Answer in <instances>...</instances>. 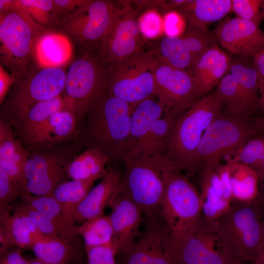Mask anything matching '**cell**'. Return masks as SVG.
Wrapping results in <instances>:
<instances>
[{
  "label": "cell",
  "instance_id": "obj_1",
  "mask_svg": "<svg viewBox=\"0 0 264 264\" xmlns=\"http://www.w3.org/2000/svg\"><path fill=\"white\" fill-rule=\"evenodd\" d=\"M132 109L123 100L103 92L78 125L79 141L86 149L102 153L110 162L127 151Z\"/></svg>",
  "mask_w": 264,
  "mask_h": 264
},
{
  "label": "cell",
  "instance_id": "obj_2",
  "mask_svg": "<svg viewBox=\"0 0 264 264\" xmlns=\"http://www.w3.org/2000/svg\"><path fill=\"white\" fill-rule=\"evenodd\" d=\"M120 160L125 170L117 193L133 201L147 220L162 219L161 205L167 171L173 162L165 155L125 152Z\"/></svg>",
  "mask_w": 264,
  "mask_h": 264
},
{
  "label": "cell",
  "instance_id": "obj_3",
  "mask_svg": "<svg viewBox=\"0 0 264 264\" xmlns=\"http://www.w3.org/2000/svg\"><path fill=\"white\" fill-rule=\"evenodd\" d=\"M50 30L36 22L17 0L13 8L0 12V64L16 81L35 64L36 45Z\"/></svg>",
  "mask_w": 264,
  "mask_h": 264
},
{
  "label": "cell",
  "instance_id": "obj_4",
  "mask_svg": "<svg viewBox=\"0 0 264 264\" xmlns=\"http://www.w3.org/2000/svg\"><path fill=\"white\" fill-rule=\"evenodd\" d=\"M202 206L201 196L187 177L171 167L166 174L161 215L172 242V256L202 215Z\"/></svg>",
  "mask_w": 264,
  "mask_h": 264
},
{
  "label": "cell",
  "instance_id": "obj_5",
  "mask_svg": "<svg viewBox=\"0 0 264 264\" xmlns=\"http://www.w3.org/2000/svg\"><path fill=\"white\" fill-rule=\"evenodd\" d=\"M64 67H41L34 64L25 76L16 81L0 105V120L13 128L33 105L63 93Z\"/></svg>",
  "mask_w": 264,
  "mask_h": 264
},
{
  "label": "cell",
  "instance_id": "obj_6",
  "mask_svg": "<svg viewBox=\"0 0 264 264\" xmlns=\"http://www.w3.org/2000/svg\"><path fill=\"white\" fill-rule=\"evenodd\" d=\"M109 66L97 51L78 53L66 72L63 95L65 109L75 115L78 125L107 88Z\"/></svg>",
  "mask_w": 264,
  "mask_h": 264
},
{
  "label": "cell",
  "instance_id": "obj_7",
  "mask_svg": "<svg viewBox=\"0 0 264 264\" xmlns=\"http://www.w3.org/2000/svg\"><path fill=\"white\" fill-rule=\"evenodd\" d=\"M128 0H89L83 7L62 19L56 31L66 36L78 53L97 51Z\"/></svg>",
  "mask_w": 264,
  "mask_h": 264
},
{
  "label": "cell",
  "instance_id": "obj_8",
  "mask_svg": "<svg viewBox=\"0 0 264 264\" xmlns=\"http://www.w3.org/2000/svg\"><path fill=\"white\" fill-rule=\"evenodd\" d=\"M262 210L257 198H233L228 209L215 220L220 234L242 262L258 261Z\"/></svg>",
  "mask_w": 264,
  "mask_h": 264
},
{
  "label": "cell",
  "instance_id": "obj_9",
  "mask_svg": "<svg viewBox=\"0 0 264 264\" xmlns=\"http://www.w3.org/2000/svg\"><path fill=\"white\" fill-rule=\"evenodd\" d=\"M222 105L215 94L204 96L177 118L165 154L176 169L188 172L204 132L220 114Z\"/></svg>",
  "mask_w": 264,
  "mask_h": 264
},
{
  "label": "cell",
  "instance_id": "obj_10",
  "mask_svg": "<svg viewBox=\"0 0 264 264\" xmlns=\"http://www.w3.org/2000/svg\"><path fill=\"white\" fill-rule=\"evenodd\" d=\"M85 150L75 141L29 151L25 166L24 193L34 195L50 193L58 185L69 180L67 170L74 158Z\"/></svg>",
  "mask_w": 264,
  "mask_h": 264
},
{
  "label": "cell",
  "instance_id": "obj_11",
  "mask_svg": "<svg viewBox=\"0 0 264 264\" xmlns=\"http://www.w3.org/2000/svg\"><path fill=\"white\" fill-rule=\"evenodd\" d=\"M254 132L245 118L220 114L204 132L188 173L193 175L202 165L200 175L215 171L220 158L233 154Z\"/></svg>",
  "mask_w": 264,
  "mask_h": 264
},
{
  "label": "cell",
  "instance_id": "obj_12",
  "mask_svg": "<svg viewBox=\"0 0 264 264\" xmlns=\"http://www.w3.org/2000/svg\"><path fill=\"white\" fill-rule=\"evenodd\" d=\"M154 50L142 51L126 62L109 66L106 91L128 103L132 109L155 94Z\"/></svg>",
  "mask_w": 264,
  "mask_h": 264
},
{
  "label": "cell",
  "instance_id": "obj_13",
  "mask_svg": "<svg viewBox=\"0 0 264 264\" xmlns=\"http://www.w3.org/2000/svg\"><path fill=\"white\" fill-rule=\"evenodd\" d=\"M172 257L177 264H242L220 234L215 220L203 214Z\"/></svg>",
  "mask_w": 264,
  "mask_h": 264
},
{
  "label": "cell",
  "instance_id": "obj_14",
  "mask_svg": "<svg viewBox=\"0 0 264 264\" xmlns=\"http://www.w3.org/2000/svg\"><path fill=\"white\" fill-rule=\"evenodd\" d=\"M153 69L154 95L165 113L179 117L201 96L198 83L189 70L176 68L157 55Z\"/></svg>",
  "mask_w": 264,
  "mask_h": 264
},
{
  "label": "cell",
  "instance_id": "obj_15",
  "mask_svg": "<svg viewBox=\"0 0 264 264\" xmlns=\"http://www.w3.org/2000/svg\"><path fill=\"white\" fill-rule=\"evenodd\" d=\"M138 13L128 0L105 36L97 52L109 66L122 64L143 51L144 40L136 19Z\"/></svg>",
  "mask_w": 264,
  "mask_h": 264
},
{
  "label": "cell",
  "instance_id": "obj_16",
  "mask_svg": "<svg viewBox=\"0 0 264 264\" xmlns=\"http://www.w3.org/2000/svg\"><path fill=\"white\" fill-rule=\"evenodd\" d=\"M215 35L207 29L190 28L182 35L164 37L157 49L154 51L156 55L171 66L188 70L215 44Z\"/></svg>",
  "mask_w": 264,
  "mask_h": 264
},
{
  "label": "cell",
  "instance_id": "obj_17",
  "mask_svg": "<svg viewBox=\"0 0 264 264\" xmlns=\"http://www.w3.org/2000/svg\"><path fill=\"white\" fill-rule=\"evenodd\" d=\"M147 220L143 233L123 255V264H177L171 255L172 242L163 219Z\"/></svg>",
  "mask_w": 264,
  "mask_h": 264
},
{
  "label": "cell",
  "instance_id": "obj_18",
  "mask_svg": "<svg viewBox=\"0 0 264 264\" xmlns=\"http://www.w3.org/2000/svg\"><path fill=\"white\" fill-rule=\"evenodd\" d=\"M215 35L222 46L242 58L254 57L264 50V33L259 25L238 17L221 21Z\"/></svg>",
  "mask_w": 264,
  "mask_h": 264
},
{
  "label": "cell",
  "instance_id": "obj_19",
  "mask_svg": "<svg viewBox=\"0 0 264 264\" xmlns=\"http://www.w3.org/2000/svg\"><path fill=\"white\" fill-rule=\"evenodd\" d=\"M109 207L113 232L112 245L117 254L123 256L142 234L140 227L143 213L133 201L117 192Z\"/></svg>",
  "mask_w": 264,
  "mask_h": 264
},
{
  "label": "cell",
  "instance_id": "obj_20",
  "mask_svg": "<svg viewBox=\"0 0 264 264\" xmlns=\"http://www.w3.org/2000/svg\"><path fill=\"white\" fill-rule=\"evenodd\" d=\"M79 141L78 121L64 108L57 112L22 142L27 150Z\"/></svg>",
  "mask_w": 264,
  "mask_h": 264
},
{
  "label": "cell",
  "instance_id": "obj_21",
  "mask_svg": "<svg viewBox=\"0 0 264 264\" xmlns=\"http://www.w3.org/2000/svg\"><path fill=\"white\" fill-rule=\"evenodd\" d=\"M14 134L12 127L0 120V170L5 173L24 193V169L29 151Z\"/></svg>",
  "mask_w": 264,
  "mask_h": 264
},
{
  "label": "cell",
  "instance_id": "obj_22",
  "mask_svg": "<svg viewBox=\"0 0 264 264\" xmlns=\"http://www.w3.org/2000/svg\"><path fill=\"white\" fill-rule=\"evenodd\" d=\"M0 254L14 247L31 249L45 235L25 215L14 210L0 216Z\"/></svg>",
  "mask_w": 264,
  "mask_h": 264
},
{
  "label": "cell",
  "instance_id": "obj_23",
  "mask_svg": "<svg viewBox=\"0 0 264 264\" xmlns=\"http://www.w3.org/2000/svg\"><path fill=\"white\" fill-rule=\"evenodd\" d=\"M120 175L114 169H110L100 182L88 193L77 206L74 212L72 224L104 214V211L117 194ZM72 225V226H73Z\"/></svg>",
  "mask_w": 264,
  "mask_h": 264
},
{
  "label": "cell",
  "instance_id": "obj_24",
  "mask_svg": "<svg viewBox=\"0 0 264 264\" xmlns=\"http://www.w3.org/2000/svg\"><path fill=\"white\" fill-rule=\"evenodd\" d=\"M231 61L219 46L214 44L191 69L201 95L210 91L229 70Z\"/></svg>",
  "mask_w": 264,
  "mask_h": 264
},
{
  "label": "cell",
  "instance_id": "obj_25",
  "mask_svg": "<svg viewBox=\"0 0 264 264\" xmlns=\"http://www.w3.org/2000/svg\"><path fill=\"white\" fill-rule=\"evenodd\" d=\"M73 47L65 35L50 30L40 39L36 45L35 63L41 67H64L71 62Z\"/></svg>",
  "mask_w": 264,
  "mask_h": 264
},
{
  "label": "cell",
  "instance_id": "obj_26",
  "mask_svg": "<svg viewBox=\"0 0 264 264\" xmlns=\"http://www.w3.org/2000/svg\"><path fill=\"white\" fill-rule=\"evenodd\" d=\"M164 113L162 107L152 97L136 105L132 113L127 151L142 153L154 121Z\"/></svg>",
  "mask_w": 264,
  "mask_h": 264
},
{
  "label": "cell",
  "instance_id": "obj_27",
  "mask_svg": "<svg viewBox=\"0 0 264 264\" xmlns=\"http://www.w3.org/2000/svg\"><path fill=\"white\" fill-rule=\"evenodd\" d=\"M176 10L190 28L206 30L208 24L221 20L232 11V0H190Z\"/></svg>",
  "mask_w": 264,
  "mask_h": 264
},
{
  "label": "cell",
  "instance_id": "obj_28",
  "mask_svg": "<svg viewBox=\"0 0 264 264\" xmlns=\"http://www.w3.org/2000/svg\"><path fill=\"white\" fill-rule=\"evenodd\" d=\"M93 179L66 181L47 194L55 198L61 207L60 233L71 227L76 209L93 187Z\"/></svg>",
  "mask_w": 264,
  "mask_h": 264
},
{
  "label": "cell",
  "instance_id": "obj_29",
  "mask_svg": "<svg viewBox=\"0 0 264 264\" xmlns=\"http://www.w3.org/2000/svg\"><path fill=\"white\" fill-rule=\"evenodd\" d=\"M243 59L231 61L228 71L238 82L245 117H246L261 104L258 96L260 84L258 72L253 62L249 63L246 61V59Z\"/></svg>",
  "mask_w": 264,
  "mask_h": 264
},
{
  "label": "cell",
  "instance_id": "obj_30",
  "mask_svg": "<svg viewBox=\"0 0 264 264\" xmlns=\"http://www.w3.org/2000/svg\"><path fill=\"white\" fill-rule=\"evenodd\" d=\"M65 108L63 93L53 98L35 104L12 128L14 134L22 142L51 116Z\"/></svg>",
  "mask_w": 264,
  "mask_h": 264
},
{
  "label": "cell",
  "instance_id": "obj_31",
  "mask_svg": "<svg viewBox=\"0 0 264 264\" xmlns=\"http://www.w3.org/2000/svg\"><path fill=\"white\" fill-rule=\"evenodd\" d=\"M109 163V158L102 153L93 149H86L71 162L67 176L69 179L97 180L107 174L106 166Z\"/></svg>",
  "mask_w": 264,
  "mask_h": 264
},
{
  "label": "cell",
  "instance_id": "obj_32",
  "mask_svg": "<svg viewBox=\"0 0 264 264\" xmlns=\"http://www.w3.org/2000/svg\"><path fill=\"white\" fill-rule=\"evenodd\" d=\"M31 250L45 264H69L79 254L77 248L59 236H44Z\"/></svg>",
  "mask_w": 264,
  "mask_h": 264
},
{
  "label": "cell",
  "instance_id": "obj_33",
  "mask_svg": "<svg viewBox=\"0 0 264 264\" xmlns=\"http://www.w3.org/2000/svg\"><path fill=\"white\" fill-rule=\"evenodd\" d=\"M63 231L70 235L81 236L85 248L112 244L113 232L109 215L103 214Z\"/></svg>",
  "mask_w": 264,
  "mask_h": 264
},
{
  "label": "cell",
  "instance_id": "obj_34",
  "mask_svg": "<svg viewBox=\"0 0 264 264\" xmlns=\"http://www.w3.org/2000/svg\"><path fill=\"white\" fill-rule=\"evenodd\" d=\"M233 198L250 200L257 198L258 194L256 172L243 164L233 162L227 166Z\"/></svg>",
  "mask_w": 264,
  "mask_h": 264
},
{
  "label": "cell",
  "instance_id": "obj_35",
  "mask_svg": "<svg viewBox=\"0 0 264 264\" xmlns=\"http://www.w3.org/2000/svg\"><path fill=\"white\" fill-rule=\"evenodd\" d=\"M33 20L45 28L56 30L63 18L54 0H17Z\"/></svg>",
  "mask_w": 264,
  "mask_h": 264
},
{
  "label": "cell",
  "instance_id": "obj_36",
  "mask_svg": "<svg viewBox=\"0 0 264 264\" xmlns=\"http://www.w3.org/2000/svg\"><path fill=\"white\" fill-rule=\"evenodd\" d=\"M216 97L225 104L229 116L245 118L238 82L230 73L226 74L218 84Z\"/></svg>",
  "mask_w": 264,
  "mask_h": 264
},
{
  "label": "cell",
  "instance_id": "obj_37",
  "mask_svg": "<svg viewBox=\"0 0 264 264\" xmlns=\"http://www.w3.org/2000/svg\"><path fill=\"white\" fill-rule=\"evenodd\" d=\"M19 198L20 202L49 218L59 228L62 210L55 198L47 195H34L27 193H22Z\"/></svg>",
  "mask_w": 264,
  "mask_h": 264
},
{
  "label": "cell",
  "instance_id": "obj_38",
  "mask_svg": "<svg viewBox=\"0 0 264 264\" xmlns=\"http://www.w3.org/2000/svg\"><path fill=\"white\" fill-rule=\"evenodd\" d=\"M232 11L237 17L259 25L264 17V0H232Z\"/></svg>",
  "mask_w": 264,
  "mask_h": 264
},
{
  "label": "cell",
  "instance_id": "obj_39",
  "mask_svg": "<svg viewBox=\"0 0 264 264\" xmlns=\"http://www.w3.org/2000/svg\"><path fill=\"white\" fill-rule=\"evenodd\" d=\"M27 217L45 236H58L60 233L58 225L51 219L20 202L14 210Z\"/></svg>",
  "mask_w": 264,
  "mask_h": 264
},
{
  "label": "cell",
  "instance_id": "obj_40",
  "mask_svg": "<svg viewBox=\"0 0 264 264\" xmlns=\"http://www.w3.org/2000/svg\"><path fill=\"white\" fill-rule=\"evenodd\" d=\"M22 193L17 185L0 170V216L9 212L11 203Z\"/></svg>",
  "mask_w": 264,
  "mask_h": 264
},
{
  "label": "cell",
  "instance_id": "obj_41",
  "mask_svg": "<svg viewBox=\"0 0 264 264\" xmlns=\"http://www.w3.org/2000/svg\"><path fill=\"white\" fill-rule=\"evenodd\" d=\"M140 32L144 38L154 39L163 30V19L155 10L146 11L138 20Z\"/></svg>",
  "mask_w": 264,
  "mask_h": 264
},
{
  "label": "cell",
  "instance_id": "obj_42",
  "mask_svg": "<svg viewBox=\"0 0 264 264\" xmlns=\"http://www.w3.org/2000/svg\"><path fill=\"white\" fill-rule=\"evenodd\" d=\"M264 157V140L254 139L248 142L242 149L238 158L246 165H251L253 169Z\"/></svg>",
  "mask_w": 264,
  "mask_h": 264
},
{
  "label": "cell",
  "instance_id": "obj_43",
  "mask_svg": "<svg viewBox=\"0 0 264 264\" xmlns=\"http://www.w3.org/2000/svg\"><path fill=\"white\" fill-rule=\"evenodd\" d=\"M85 248L88 264H116L117 253L112 244Z\"/></svg>",
  "mask_w": 264,
  "mask_h": 264
},
{
  "label": "cell",
  "instance_id": "obj_44",
  "mask_svg": "<svg viewBox=\"0 0 264 264\" xmlns=\"http://www.w3.org/2000/svg\"><path fill=\"white\" fill-rule=\"evenodd\" d=\"M182 27V21L180 15L176 12L166 14L163 19V30L166 36H179Z\"/></svg>",
  "mask_w": 264,
  "mask_h": 264
},
{
  "label": "cell",
  "instance_id": "obj_45",
  "mask_svg": "<svg viewBox=\"0 0 264 264\" xmlns=\"http://www.w3.org/2000/svg\"><path fill=\"white\" fill-rule=\"evenodd\" d=\"M89 0H54L63 19L78 11Z\"/></svg>",
  "mask_w": 264,
  "mask_h": 264
},
{
  "label": "cell",
  "instance_id": "obj_46",
  "mask_svg": "<svg viewBox=\"0 0 264 264\" xmlns=\"http://www.w3.org/2000/svg\"><path fill=\"white\" fill-rule=\"evenodd\" d=\"M16 80L0 65V105L6 97Z\"/></svg>",
  "mask_w": 264,
  "mask_h": 264
},
{
  "label": "cell",
  "instance_id": "obj_47",
  "mask_svg": "<svg viewBox=\"0 0 264 264\" xmlns=\"http://www.w3.org/2000/svg\"><path fill=\"white\" fill-rule=\"evenodd\" d=\"M28 262L18 248H10L0 254V264H28Z\"/></svg>",
  "mask_w": 264,
  "mask_h": 264
},
{
  "label": "cell",
  "instance_id": "obj_48",
  "mask_svg": "<svg viewBox=\"0 0 264 264\" xmlns=\"http://www.w3.org/2000/svg\"><path fill=\"white\" fill-rule=\"evenodd\" d=\"M253 64L256 69L260 80V88H264V50L257 54L253 60ZM261 104L264 106V96L261 100Z\"/></svg>",
  "mask_w": 264,
  "mask_h": 264
},
{
  "label": "cell",
  "instance_id": "obj_49",
  "mask_svg": "<svg viewBox=\"0 0 264 264\" xmlns=\"http://www.w3.org/2000/svg\"><path fill=\"white\" fill-rule=\"evenodd\" d=\"M264 262V220L262 222L261 235L259 250L258 259L257 262Z\"/></svg>",
  "mask_w": 264,
  "mask_h": 264
},
{
  "label": "cell",
  "instance_id": "obj_50",
  "mask_svg": "<svg viewBox=\"0 0 264 264\" xmlns=\"http://www.w3.org/2000/svg\"><path fill=\"white\" fill-rule=\"evenodd\" d=\"M16 0H0V12L7 11L13 8Z\"/></svg>",
  "mask_w": 264,
  "mask_h": 264
},
{
  "label": "cell",
  "instance_id": "obj_51",
  "mask_svg": "<svg viewBox=\"0 0 264 264\" xmlns=\"http://www.w3.org/2000/svg\"><path fill=\"white\" fill-rule=\"evenodd\" d=\"M257 173L260 180H264V157L253 169Z\"/></svg>",
  "mask_w": 264,
  "mask_h": 264
},
{
  "label": "cell",
  "instance_id": "obj_52",
  "mask_svg": "<svg viewBox=\"0 0 264 264\" xmlns=\"http://www.w3.org/2000/svg\"><path fill=\"white\" fill-rule=\"evenodd\" d=\"M261 187V190L258 191L257 199L259 202L262 209L264 210V180Z\"/></svg>",
  "mask_w": 264,
  "mask_h": 264
},
{
  "label": "cell",
  "instance_id": "obj_53",
  "mask_svg": "<svg viewBox=\"0 0 264 264\" xmlns=\"http://www.w3.org/2000/svg\"><path fill=\"white\" fill-rule=\"evenodd\" d=\"M28 264H45L36 258L28 260Z\"/></svg>",
  "mask_w": 264,
  "mask_h": 264
},
{
  "label": "cell",
  "instance_id": "obj_54",
  "mask_svg": "<svg viewBox=\"0 0 264 264\" xmlns=\"http://www.w3.org/2000/svg\"><path fill=\"white\" fill-rule=\"evenodd\" d=\"M262 125V129H263V132H264V116Z\"/></svg>",
  "mask_w": 264,
  "mask_h": 264
},
{
  "label": "cell",
  "instance_id": "obj_55",
  "mask_svg": "<svg viewBox=\"0 0 264 264\" xmlns=\"http://www.w3.org/2000/svg\"><path fill=\"white\" fill-rule=\"evenodd\" d=\"M256 264H264V262H259L257 263H255Z\"/></svg>",
  "mask_w": 264,
  "mask_h": 264
},
{
  "label": "cell",
  "instance_id": "obj_56",
  "mask_svg": "<svg viewBox=\"0 0 264 264\" xmlns=\"http://www.w3.org/2000/svg\"><path fill=\"white\" fill-rule=\"evenodd\" d=\"M253 264H256L255 263H253Z\"/></svg>",
  "mask_w": 264,
  "mask_h": 264
}]
</instances>
